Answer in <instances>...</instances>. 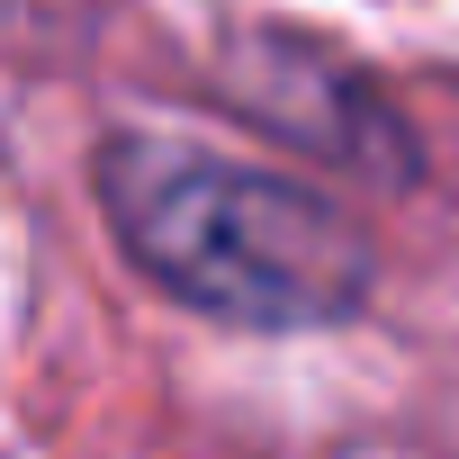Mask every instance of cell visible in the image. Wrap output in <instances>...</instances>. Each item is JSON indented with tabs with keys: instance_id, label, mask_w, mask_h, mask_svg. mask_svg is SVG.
Wrapping results in <instances>:
<instances>
[{
	"instance_id": "6da1fadb",
	"label": "cell",
	"mask_w": 459,
	"mask_h": 459,
	"mask_svg": "<svg viewBox=\"0 0 459 459\" xmlns=\"http://www.w3.org/2000/svg\"><path fill=\"white\" fill-rule=\"evenodd\" d=\"M91 207L171 307L225 333H342L378 298V244L333 189L171 126H108Z\"/></svg>"
},
{
	"instance_id": "7a4b0ae2",
	"label": "cell",
	"mask_w": 459,
	"mask_h": 459,
	"mask_svg": "<svg viewBox=\"0 0 459 459\" xmlns=\"http://www.w3.org/2000/svg\"><path fill=\"white\" fill-rule=\"evenodd\" d=\"M225 100L262 135L298 144L316 171H342V180H369V189H414L423 180V135L405 126V108L325 37L244 28L225 46Z\"/></svg>"
}]
</instances>
